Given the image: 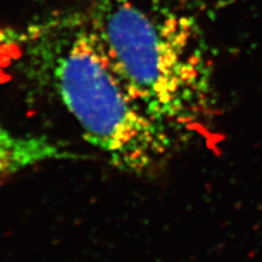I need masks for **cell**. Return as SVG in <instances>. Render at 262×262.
<instances>
[{"instance_id":"cell-3","label":"cell","mask_w":262,"mask_h":262,"mask_svg":"<svg viewBox=\"0 0 262 262\" xmlns=\"http://www.w3.org/2000/svg\"><path fill=\"white\" fill-rule=\"evenodd\" d=\"M75 158L66 147L45 136L18 135L0 123V178L51 160Z\"/></svg>"},{"instance_id":"cell-1","label":"cell","mask_w":262,"mask_h":262,"mask_svg":"<svg viewBox=\"0 0 262 262\" xmlns=\"http://www.w3.org/2000/svg\"><path fill=\"white\" fill-rule=\"evenodd\" d=\"M27 57L38 79L56 94L85 140L116 168L142 175L171 147V131L137 100L90 18L38 27Z\"/></svg>"},{"instance_id":"cell-2","label":"cell","mask_w":262,"mask_h":262,"mask_svg":"<svg viewBox=\"0 0 262 262\" xmlns=\"http://www.w3.org/2000/svg\"><path fill=\"white\" fill-rule=\"evenodd\" d=\"M91 24L127 86L170 131L198 125L211 110L208 62L186 19L141 0H98Z\"/></svg>"}]
</instances>
